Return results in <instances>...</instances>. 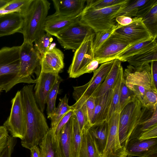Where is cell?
Returning <instances> with one entry per match:
<instances>
[{"label": "cell", "mask_w": 157, "mask_h": 157, "mask_svg": "<svg viewBox=\"0 0 157 157\" xmlns=\"http://www.w3.org/2000/svg\"><path fill=\"white\" fill-rule=\"evenodd\" d=\"M34 86L25 85L20 90L26 122V133L24 139L21 140V145L29 150L39 144L49 129L46 118L36 101Z\"/></svg>", "instance_id": "cell-1"}, {"label": "cell", "mask_w": 157, "mask_h": 157, "mask_svg": "<svg viewBox=\"0 0 157 157\" xmlns=\"http://www.w3.org/2000/svg\"><path fill=\"white\" fill-rule=\"evenodd\" d=\"M50 5L47 0H32L23 16V42L33 44L45 33L44 25Z\"/></svg>", "instance_id": "cell-2"}, {"label": "cell", "mask_w": 157, "mask_h": 157, "mask_svg": "<svg viewBox=\"0 0 157 157\" xmlns=\"http://www.w3.org/2000/svg\"><path fill=\"white\" fill-rule=\"evenodd\" d=\"M20 46L0 49V89L7 92L21 83L19 76Z\"/></svg>", "instance_id": "cell-3"}, {"label": "cell", "mask_w": 157, "mask_h": 157, "mask_svg": "<svg viewBox=\"0 0 157 157\" xmlns=\"http://www.w3.org/2000/svg\"><path fill=\"white\" fill-rule=\"evenodd\" d=\"M127 0L108 7L95 9L86 5L80 16V21L90 28L96 33L109 29L117 24L113 16Z\"/></svg>", "instance_id": "cell-4"}, {"label": "cell", "mask_w": 157, "mask_h": 157, "mask_svg": "<svg viewBox=\"0 0 157 157\" xmlns=\"http://www.w3.org/2000/svg\"><path fill=\"white\" fill-rule=\"evenodd\" d=\"M123 76L127 86L140 101L147 90H157L152 78L149 63L137 67L129 65L124 71Z\"/></svg>", "instance_id": "cell-5"}, {"label": "cell", "mask_w": 157, "mask_h": 157, "mask_svg": "<svg viewBox=\"0 0 157 157\" xmlns=\"http://www.w3.org/2000/svg\"><path fill=\"white\" fill-rule=\"evenodd\" d=\"M143 109L140 101L136 98L120 111L118 132L122 147H126L131 135L140 121Z\"/></svg>", "instance_id": "cell-6"}, {"label": "cell", "mask_w": 157, "mask_h": 157, "mask_svg": "<svg viewBox=\"0 0 157 157\" xmlns=\"http://www.w3.org/2000/svg\"><path fill=\"white\" fill-rule=\"evenodd\" d=\"M19 76L21 83H36V79L32 77L35 72L39 75L41 57L33 44L23 42L20 46Z\"/></svg>", "instance_id": "cell-7"}, {"label": "cell", "mask_w": 157, "mask_h": 157, "mask_svg": "<svg viewBox=\"0 0 157 157\" xmlns=\"http://www.w3.org/2000/svg\"><path fill=\"white\" fill-rule=\"evenodd\" d=\"M10 115L3 124V126L14 138L23 140L26 131L25 111L20 90L16 93L11 100Z\"/></svg>", "instance_id": "cell-8"}, {"label": "cell", "mask_w": 157, "mask_h": 157, "mask_svg": "<svg viewBox=\"0 0 157 157\" xmlns=\"http://www.w3.org/2000/svg\"><path fill=\"white\" fill-rule=\"evenodd\" d=\"M95 33L92 30L86 36L82 42L75 52L67 72L70 78L79 77L81 72L94 59L93 43Z\"/></svg>", "instance_id": "cell-9"}, {"label": "cell", "mask_w": 157, "mask_h": 157, "mask_svg": "<svg viewBox=\"0 0 157 157\" xmlns=\"http://www.w3.org/2000/svg\"><path fill=\"white\" fill-rule=\"evenodd\" d=\"M115 31L94 52V59L100 64L115 59L116 56L127 47L138 43L131 41Z\"/></svg>", "instance_id": "cell-10"}, {"label": "cell", "mask_w": 157, "mask_h": 157, "mask_svg": "<svg viewBox=\"0 0 157 157\" xmlns=\"http://www.w3.org/2000/svg\"><path fill=\"white\" fill-rule=\"evenodd\" d=\"M114 60L101 64L93 72L92 78L87 83L82 86L73 87L72 96L76 101H86L92 96L105 80L113 64Z\"/></svg>", "instance_id": "cell-11"}, {"label": "cell", "mask_w": 157, "mask_h": 157, "mask_svg": "<svg viewBox=\"0 0 157 157\" xmlns=\"http://www.w3.org/2000/svg\"><path fill=\"white\" fill-rule=\"evenodd\" d=\"M92 30L80 21L58 34L56 37L63 48L75 51L86 36Z\"/></svg>", "instance_id": "cell-12"}, {"label": "cell", "mask_w": 157, "mask_h": 157, "mask_svg": "<svg viewBox=\"0 0 157 157\" xmlns=\"http://www.w3.org/2000/svg\"><path fill=\"white\" fill-rule=\"evenodd\" d=\"M59 76V74L46 73L40 71L36 79L34 96L36 102L42 112L45 109L48 95Z\"/></svg>", "instance_id": "cell-13"}, {"label": "cell", "mask_w": 157, "mask_h": 157, "mask_svg": "<svg viewBox=\"0 0 157 157\" xmlns=\"http://www.w3.org/2000/svg\"><path fill=\"white\" fill-rule=\"evenodd\" d=\"M125 148L130 157H157V137L147 140H130Z\"/></svg>", "instance_id": "cell-14"}, {"label": "cell", "mask_w": 157, "mask_h": 157, "mask_svg": "<svg viewBox=\"0 0 157 157\" xmlns=\"http://www.w3.org/2000/svg\"><path fill=\"white\" fill-rule=\"evenodd\" d=\"M120 112L114 113L107 121L108 134L103 157H112L122 147L119 140L118 132Z\"/></svg>", "instance_id": "cell-15"}, {"label": "cell", "mask_w": 157, "mask_h": 157, "mask_svg": "<svg viewBox=\"0 0 157 157\" xmlns=\"http://www.w3.org/2000/svg\"><path fill=\"white\" fill-rule=\"evenodd\" d=\"M131 24L119 27L116 32L133 42H139L151 39L152 37L141 18L134 17Z\"/></svg>", "instance_id": "cell-16"}, {"label": "cell", "mask_w": 157, "mask_h": 157, "mask_svg": "<svg viewBox=\"0 0 157 157\" xmlns=\"http://www.w3.org/2000/svg\"><path fill=\"white\" fill-rule=\"evenodd\" d=\"M63 53L56 46L41 57L40 71L46 73L59 74L64 67Z\"/></svg>", "instance_id": "cell-17"}, {"label": "cell", "mask_w": 157, "mask_h": 157, "mask_svg": "<svg viewBox=\"0 0 157 157\" xmlns=\"http://www.w3.org/2000/svg\"><path fill=\"white\" fill-rule=\"evenodd\" d=\"M24 18L17 12L0 14V37L21 33Z\"/></svg>", "instance_id": "cell-18"}, {"label": "cell", "mask_w": 157, "mask_h": 157, "mask_svg": "<svg viewBox=\"0 0 157 157\" xmlns=\"http://www.w3.org/2000/svg\"><path fill=\"white\" fill-rule=\"evenodd\" d=\"M56 15L63 17H80L85 7L86 0H52Z\"/></svg>", "instance_id": "cell-19"}, {"label": "cell", "mask_w": 157, "mask_h": 157, "mask_svg": "<svg viewBox=\"0 0 157 157\" xmlns=\"http://www.w3.org/2000/svg\"><path fill=\"white\" fill-rule=\"evenodd\" d=\"M80 17H65L54 13L47 17L44 25V31L51 36L56 37L58 34L80 21Z\"/></svg>", "instance_id": "cell-20"}, {"label": "cell", "mask_w": 157, "mask_h": 157, "mask_svg": "<svg viewBox=\"0 0 157 157\" xmlns=\"http://www.w3.org/2000/svg\"><path fill=\"white\" fill-rule=\"evenodd\" d=\"M157 125V105L147 108L144 106L140 121L132 132L129 140L138 139L145 131Z\"/></svg>", "instance_id": "cell-21"}, {"label": "cell", "mask_w": 157, "mask_h": 157, "mask_svg": "<svg viewBox=\"0 0 157 157\" xmlns=\"http://www.w3.org/2000/svg\"><path fill=\"white\" fill-rule=\"evenodd\" d=\"M113 89L95 98V108L92 120V126L107 121L111 104Z\"/></svg>", "instance_id": "cell-22"}, {"label": "cell", "mask_w": 157, "mask_h": 157, "mask_svg": "<svg viewBox=\"0 0 157 157\" xmlns=\"http://www.w3.org/2000/svg\"><path fill=\"white\" fill-rule=\"evenodd\" d=\"M122 68L121 61L117 59H115L113 64L105 80L92 96L97 97L113 89L117 82Z\"/></svg>", "instance_id": "cell-23"}, {"label": "cell", "mask_w": 157, "mask_h": 157, "mask_svg": "<svg viewBox=\"0 0 157 157\" xmlns=\"http://www.w3.org/2000/svg\"><path fill=\"white\" fill-rule=\"evenodd\" d=\"M99 154L103 155L106 146L108 134L107 121L94 125L88 129Z\"/></svg>", "instance_id": "cell-24"}, {"label": "cell", "mask_w": 157, "mask_h": 157, "mask_svg": "<svg viewBox=\"0 0 157 157\" xmlns=\"http://www.w3.org/2000/svg\"><path fill=\"white\" fill-rule=\"evenodd\" d=\"M157 47V38H153L131 45L115 57L121 62H126L129 57L144 50Z\"/></svg>", "instance_id": "cell-25"}, {"label": "cell", "mask_w": 157, "mask_h": 157, "mask_svg": "<svg viewBox=\"0 0 157 157\" xmlns=\"http://www.w3.org/2000/svg\"><path fill=\"white\" fill-rule=\"evenodd\" d=\"M73 115L62 128L58 141L59 157H71V139Z\"/></svg>", "instance_id": "cell-26"}, {"label": "cell", "mask_w": 157, "mask_h": 157, "mask_svg": "<svg viewBox=\"0 0 157 157\" xmlns=\"http://www.w3.org/2000/svg\"><path fill=\"white\" fill-rule=\"evenodd\" d=\"M41 157H59L58 143L51 128L39 144Z\"/></svg>", "instance_id": "cell-27"}, {"label": "cell", "mask_w": 157, "mask_h": 157, "mask_svg": "<svg viewBox=\"0 0 157 157\" xmlns=\"http://www.w3.org/2000/svg\"><path fill=\"white\" fill-rule=\"evenodd\" d=\"M100 156L88 130L83 132L78 157H100Z\"/></svg>", "instance_id": "cell-28"}, {"label": "cell", "mask_w": 157, "mask_h": 157, "mask_svg": "<svg viewBox=\"0 0 157 157\" xmlns=\"http://www.w3.org/2000/svg\"><path fill=\"white\" fill-rule=\"evenodd\" d=\"M71 106L76 116L81 133L82 134L83 132L88 130L92 126L88 117L86 101H76Z\"/></svg>", "instance_id": "cell-29"}, {"label": "cell", "mask_w": 157, "mask_h": 157, "mask_svg": "<svg viewBox=\"0 0 157 157\" xmlns=\"http://www.w3.org/2000/svg\"><path fill=\"white\" fill-rule=\"evenodd\" d=\"M157 60V47L143 51L128 58L126 61L134 67Z\"/></svg>", "instance_id": "cell-30"}, {"label": "cell", "mask_w": 157, "mask_h": 157, "mask_svg": "<svg viewBox=\"0 0 157 157\" xmlns=\"http://www.w3.org/2000/svg\"><path fill=\"white\" fill-rule=\"evenodd\" d=\"M149 0H127L113 16L115 18L119 16H124L132 17H136L142 7Z\"/></svg>", "instance_id": "cell-31"}, {"label": "cell", "mask_w": 157, "mask_h": 157, "mask_svg": "<svg viewBox=\"0 0 157 157\" xmlns=\"http://www.w3.org/2000/svg\"><path fill=\"white\" fill-rule=\"evenodd\" d=\"M59 100L58 106L50 118L51 119V128L53 132L63 117L68 112L73 110L71 106L68 104V99L67 94L62 98L60 99Z\"/></svg>", "instance_id": "cell-32"}, {"label": "cell", "mask_w": 157, "mask_h": 157, "mask_svg": "<svg viewBox=\"0 0 157 157\" xmlns=\"http://www.w3.org/2000/svg\"><path fill=\"white\" fill-rule=\"evenodd\" d=\"M143 23L153 38L157 37V3L141 17Z\"/></svg>", "instance_id": "cell-33"}, {"label": "cell", "mask_w": 157, "mask_h": 157, "mask_svg": "<svg viewBox=\"0 0 157 157\" xmlns=\"http://www.w3.org/2000/svg\"><path fill=\"white\" fill-rule=\"evenodd\" d=\"M82 138L75 115H73V126L71 139V157H78Z\"/></svg>", "instance_id": "cell-34"}, {"label": "cell", "mask_w": 157, "mask_h": 157, "mask_svg": "<svg viewBox=\"0 0 157 157\" xmlns=\"http://www.w3.org/2000/svg\"><path fill=\"white\" fill-rule=\"evenodd\" d=\"M123 72L122 68L121 71L117 82L113 89L111 104L107 121L114 113L117 111L120 112L119 103L121 85L124 78Z\"/></svg>", "instance_id": "cell-35"}, {"label": "cell", "mask_w": 157, "mask_h": 157, "mask_svg": "<svg viewBox=\"0 0 157 157\" xmlns=\"http://www.w3.org/2000/svg\"><path fill=\"white\" fill-rule=\"evenodd\" d=\"M62 81V79L59 76L47 96L46 104H47L46 111L48 118H50L54 113L56 108V98L59 84Z\"/></svg>", "instance_id": "cell-36"}, {"label": "cell", "mask_w": 157, "mask_h": 157, "mask_svg": "<svg viewBox=\"0 0 157 157\" xmlns=\"http://www.w3.org/2000/svg\"><path fill=\"white\" fill-rule=\"evenodd\" d=\"M136 98L134 92L127 86L124 77L121 85L119 103L120 111L128 104L135 101Z\"/></svg>", "instance_id": "cell-37"}, {"label": "cell", "mask_w": 157, "mask_h": 157, "mask_svg": "<svg viewBox=\"0 0 157 157\" xmlns=\"http://www.w3.org/2000/svg\"><path fill=\"white\" fill-rule=\"evenodd\" d=\"M32 1V0H11L6 6L2 10L10 12H18L23 17Z\"/></svg>", "instance_id": "cell-38"}, {"label": "cell", "mask_w": 157, "mask_h": 157, "mask_svg": "<svg viewBox=\"0 0 157 157\" xmlns=\"http://www.w3.org/2000/svg\"><path fill=\"white\" fill-rule=\"evenodd\" d=\"M52 40V36L46 33L34 41V47L40 53L41 57L50 49Z\"/></svg>", "instance_id": "cell-39"}, {"label": "cell", "mask_w": 157, "mask_h": 157, "mask_svg": "<svg viewBox=\"0 0 157 157\" xmlns=\"http://www.w3.org/2000/svg\"><path fill=\"white\" fill-rule=\"evenodd\" d=\"M121 27L118 24L109 29L100 31L95 33L93 43V49L94 52L117 29Z\"/></svg>", "instance_id": "cell-40"}, {"label": "cell", "mask_w": 157, "mask_h": 157, "mask_svg": "<svg viewBox=\"0 0 157 157\" xmlns=\"http://www.w3.org/2000/svg\"><path fill=\"white\" fill-rule=\"evenodd\" d=\"M125 0H87L86 5L95 9L108 7L122 3Z\"/></svg>", "instance_id": "cell-41"}, {"label": "cell", "mask_w": 157, "mask_h": 157, "mask_svg": "<svg viewBox=\"0 0 157 157\" xmlns=\"http://www.w3.org/2000/svg\"><path fill=\"white\" fill-rule=\"evenodd\" d=\"M140 102L143 106L147 108L157 105V90L151 89L146 91Z\"/></svg>", "instance_id": "cell-42"}, {"label": "cell", "mask_w": 157, "mask_h": 157, "mask_svg": "<svg viewBox=\"0 0 157 157\" xmlns=\"http://www.w3.org/2000/svg\"><path fill=\"white\" fill-rule=\"evenodd\" d=\"M74 114V112L73 110L69 111L63 117L58 123L53 132L55 138L57 141H58L60 133L62 128Z\"/></svg>", "instance_id": "cell-43"}, {"label": "cell", "mask_w": 157, "mask_h": 157, "mask_svg": "<svg viewBox=\"0 0 157 157\" xmlns=\"http://www.w3.org/2000/svg\"><path fill=\"white\" fill-rule=\"evenodd\" d=\"M17 141L16 138L9 136L7 145L0 155V157H11Z\"/></svg>", "instance_id": "cell-44"}, {"label": "cell", "mask_w": 157, "mask_h": 157, "mask_svg": "<svg viewBox=\"0 0 157 157\" xmlns=\"http://www.w3.org/2000/svg\"><path fill=\"white\" fill-rule=\"evenodd\" d=\"M9 136L6 128L3 126H0V155L7 145Z\"/></svg>", "instance_id": "cell-45"}, {"label": "cell", "mask_w": 157, "mask_h": 157, "mask_svg": "<svg viewBox=\"0 0 157 157\" xmlns=\"http://www.w3.org/2000/svg\"><path fill=\"white\" fill-rule=\"evenodd\" d=\"M86 105L89 120L91 124L95 108V98L91 96L88 98L86 101Z\"/></svg>", "instance_id": "cell-46"}, {"label": "cell", "mask_w": 157, "mask_h": 157, "mask_svg": "<svg viewBox=\"0 0 157 157\" xmlns=\"http://www.w3.org/2000/svg\"><path fill=\"white\" fill-rule=\"evenodd\" d=\"M157 137V125L143 132L138 139L147 140Z\"/></svg>", "instance_id": "cell-47"}, {"label": "cell", "mask_w": 157, "mask_h": 157, "mask_svg": "<svg viewBox=\"0 0 157 157\" xmlns=\"http://www.w3.org/2000/svg\"><path fill=\"white\" fill-rule=\"evenodd\" d=\"M100 64L98 60L94 59L90 62L81 72L79 77L84 74L93 72L97 69Z\"/></svg>", "instance_id": "cell-48"}, {"label": "cell", "mask_w": 157, "mask_h": 157, "mask_svg": "<svg viewBox=\"0 0 157 157\" xmlns=\"http://www.w3.org/2000/svg\"><path fill=\"white\" fill-rule=\"evenodd\" d=\"M134 20V17L124 16H119L115 18L117 23L122 27L132 23Z\"/></svg>", "instance_id": "cell-49"}, {"label": "cell", "mask_w": 157, "mask_h": 157, "mask_svg": "<svg viewBox=\"0 0 157 157\" xmlns=\"http://www.w3.org/2000/svg\"><path fill=\"white\" fill-rule=\"evenodd\" d=\"M151 73L155 86L157 87V60L151 62Z\"/></svg>", "instance_id": "cell-50"}, {"label": "cell", "mask_w": 157, "mask_h": 157, "mask_svg": "<svg viewBox=\"0 0 157 157\" xmlns=\"http://www.w3.org/2000/svg\"><path fill=\"white\" fill-rule=\"evenodd\" d=\"M30 150L31 157H41L40 149L37 145L33 147Z\"/></svg>", "instance_id": "cell-51"}, {"label": "cell", "mask_w": 157, "mask_h": 157, "mask_svg": "<svg viewBox=\"0 0 157 157\" xmlns=\"http://www.w3.org/2000/svg\"><path fill=\"white\" fill-rule=\"evenodd\" d=\"M100 157H103L100 156ZM112 157H130L126 153L125 147H122L116 155Z\"/></svg>", "instance_id": "cell-52"}, {"label": "cell", "mask_w": 157, "mask_h": 157, "mask_svg": "<svg viewBox=\"0 0 157 157\" xmlns=\"http://www.w3.org/2000/svg\"><path fill=\"white\" fill-rule=\"evenodd\" d=\"M11 0H0V10L3 9Z\"/></svg>", "instance_id": "cell-53"}, {"label": "cell", "mask_w": 157, "mask_h": 157, "mask_svg": "<svg viewBox=\"0 0 157 157\" xmlns=\"http://www.w3.org/2000/svg\"><path fill=\"white\" fill-rule=\"evenodd\" d=\"M2 90L1 89H0V94L1 93V91H2Z\"/></svg>", "instance_id": "cell-54"}]
</instances>
